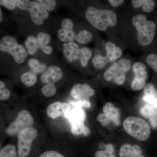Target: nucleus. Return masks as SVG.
I'll return each instance as SVG.
<instances>
[{"label":"nucleus","instance_id":"nucleus-3","mask_svg":"<svg viewBox=\"0 0 157 157\" xmlns=\"http://www.w3.org/2000/svg\"><path fill=\"white\" fill-rule=\"evenodd\" d=\"M132 24L137 31V42L142 46H147L154 39L156 25L147 20L145 15L138 14L132 18Z\"/></svg>","mask_w":157,"mask_h":157},{"label":"nucleus","instance_id":"nucleus-35","mask_svg":"<svg viewBox=\"0 0 157 157\" xmlns=\"http://www.w3.org/2000/svg\"><path fill=\"white\" fill-rule=\"evenodd\" d=\"M132 145L129 143H125L120 147L119 156L120 157H126L132 148Z\"/></svg>","mask_w":157,"mask_h":157},{"label":"nucleus","instance_id":"nucleus-30","mask_svg":"<svg viewBox=\"0 0 157 157\" xmlns=\"http://www.w3.org/2000/svg\"><path fill=\"white\" fill-rule=\"evenodd\" d=\"M47 11H52L56 6V1L54 0H39L37 1Z\"/></svg>","mask_w":157,"mask_h":157},{"label":"nucleus","instance_id":"nucleus-22","mask_svg":"<svg viewBox=\"0 0 157 157\" xmlns=\"http://www.w3.org/2000/svg\"><path fill=\"white\" fill-rule=\"evenodd\" d=\"M29 66L30 68V71L36 74L43 73L47 69L46 65L41 63L38 60L35 59H31L29 60Z\"/></svg>","mask_w":157,"mask_h":157},{"label":"nucleus","instance_id":"nucleus-10","mask_svg":"<svg viewBox=\"0 0 157 157\" xmlns=\"http://www.w3.org/2000/svg\"><path fill=\"white\" fill-rule=\"evenodd\" d=\"M70 109V104L56 101L48 105L46 109V113L51 118L55 119L61 116L65 117Z\"/></svg>","mask_w":157,"mask_h":157},{"label":"nucleus","instance_id":"nucleus-50","mask_svg":"<svg viewBox=\"0 0 157 157\" xmlns=\"http://www.w3.org/2000/svg\"><path fill=\"white\" fill-rule=\"evenodd\" d=\"M109 157H117L115 155H111V156H110Z\"/></svg>","mask_w":157,"mask_h":157},{"label":"nucleus","instance_id":"nucleus-21","mask_svg":"<svg viewBox=\"0 0 157 157\" xmlns=\"http://www.w3.org/2000/svg\"><path fill=\"white\" fill-rule=\"evenodd\" d=\"M25 45L27 51L30 55H34L39 48L36 38L34 36L28 37L25 42Z\"/></svg>","mask_w":157,"mask_h":157},{"label":"nucleus","instance_id":"nucleus-49","mask_svg":"<svg viewBox=\"0 0 157 157\" xmlns=\"http://www.w3.org/2000/svg\"><path fill=\"white\" fill-rule=\"evenodd\" d=\"M3 20V14L2 11V9H0V21L2 22Z\"/></svg>","mask_w":157,"mask_h":157},{"label":"nucleus","instance_id":"nucleus-47","mask_svg":"<svg viewBox=\"0 0 157 157\" xmlns=\"http://www.w3.org/2000/svg\"><path fill=\"white\" fill-rule=\"evenodd\" d=\"M106 145H107V144H105V143H101L99 145V148L101 149V150H104L106 148Z\"/></svg>","mask_w":157,"mask_h":157},{"label":"nucleus","instance_id":"nucleus-46","mask_svg":"<svg viewBox=\"0 0 157 157\" xmlns=\"http://www.w3.org/2000/svg\"><path fill=\"white\" fill-rule=\"evenodd\" d=\"M132 6L135 9H139L141 7V0H132Z\"/></svg>","mask_w":157,"mask_h":157},{"label":"nucleus","instance_id":"nucleus-28","mask_svg":"<svg viewBox=\"0 0 157 157\" xmlns=\"http://www.w3.org/2000/svg\"><path fill=\"white\" fill-rule=\"evenodd\" d=\"M126 157H145L143 155V151L137 144L132 145V148Z\"/></svg>","mask_w":157,"mask_h":157},{"label":"nucleus","instance_id":"nucleus-12","mask_svg":"<svg viewBox=\"0 0 157 157\" xmlns=\"http://www.w3.org/2000/svg\"><path fill=\"white\" fill-rule=\"evenodd\" d=\"M63 46V54L65 58L70 63H73L79 60L80 48L74 42L65 43Z\"/></svg>","mask_w":157,"mask_h":157},{"label":"nucleus","instance_id":"nucleus-32","mask_svg":"<svg viewBox=\"0 0 157 157\" xmlns=\"http://www.w3.org/2000/svg\"><path fill=\"white\" fill-rule=\"evenodd\" d=\"M146 62L147 64L154 71L157 72V55L155 54H150L147 57Z\"/></svg>","mask_w":157,"mask_h":157},{"label":"nucleus","instance_id":"nucleus-4","mask_svg":"<svg viewBox=\"0 0 157 157\" xmlns=\"http://www.w3.org/2000/svg\"><path fill=\"white\" fill-rule=\"evenodd\" d=\"M17 6L21 10L28 11L32 21L36 25H42L49 16L48 11L37 1L18 0Z\"/></svg>","mask_w":157,"mask_h":157},{"label":"nucleus","instance_id":"nucleus-15","mask_svg":"<svg viewBox=\"0 0 157 157\" xmlns=\"http://www.w3.org/2000/svg\"><path fill=\"white\" fill-rule=\"evenodd\" d=\"M39 48L46 54H51L53 52V48L48 46L51 40V36L48 34L44 33H40L37 34L36 37Z\"/></svg>","mask_w":157,"mask_h":157},{"label":"nucleus","instance_id":"nucleus-26","mask_svg":"<svg viewBox=\"0 0 157 157\" xmlns=\"http://www.w3.org/2000/svg\"><path fill=\"white\" fill-rule=\"evenodd\" d=\"M109 62L107 56H102L99 55L95 56L92 59L93 66L98 69L104 68Z\"/></svg>","mask_w":157,"mask_h":157},{"label":"nucleus","instance_id":"nucleus-24","mask_svg":"<svg viewBox=\"0 0 157 157\" xmlns=\"http://www.w3.org/2000/svg\"><path fill=\"white\" fill-rule=\"evenodd\" d=\"M93 36L91 33L87 30L80 31L78 34L76 35L75 40L80 44H86L90 42L92 39Z\"/></svg>","mask_w":157,"mask_h":157},{"label":"nucleus","instance_id":"nucleus-5","mask_svg":"<svg viewBox=\"0 0 157 157\" xmlns=\"http://www.w3.org/2000/svg\"><path fill=\"white\" fill-rule=\"evenodd\" d=\"M0 50L10 54L18 64L23 63L27 56L25 48L18 44L16 39L11 36H6L1 40Z\"/></svg>","mask_w":157,"mask_h":157},{"label":"nucleus","instance_id":"nucleus-1","mask_svg":"<svg viewBox=\"0 0 157 157\" xmlns=\"http://www.w3.org/2000/svg\"><path fill=\"white\" fill-rule=\"evenodd\" d=\"M86 19L93 26L101 31H106L108 27H114L117 18L114 11L110 9H99L90 7L85 12Z\"/></svg>","mask_w":157,"mask_h":157},{"label":"nucleus","instance_id":"nucleus-39","mask_svg":"<svg viewBox=\"0 0 157 157\" xmlns=\"http://www.w3.org/2000/svg\"><path fill=\"white\" fill-rule=\"evenodd\" d=\"M61 26L62 28L73 30V23L71 19L69 18H65L62 21Z\"/></svg>","mask_w":157,"mask_h":157},{"label":"nucleus","instance_id":"nucleus-23","mask_svg":"<svg viewBox=\"0 0 157 157\" xmlns=\"http://www.w3.org/2000/svg\"><path fill=\"white\" fill-rule=\"evenodd\" d=\"M17 155L16 148L13 144H8L0 151V157H18Z\"/></svg>","mask_w":157,"mask_h":157},{"label":"nucleus","instance_id":"nucleus-42","mask_svg":"<svg viewBox=\"0 0 157 157\" xmlns=\"http://www.w3.org/2000/svg\"><path fill=\"white\" fill-rule=\"evenodd\" d=\"M10 96V92L6 88L0 90V99L2 101H5L9 99Z\"/></svg>","mask_w":157,"mask_h":157},{"label":"nucleus","instance_id":"nucleus-36","mask_svg":"<svg viewBox=\"0 0 157 157\" xmlns=\"http://www.w3.org/2000/svg\"><path fill=\"white\" fill-rule=\"evenodd\" d=\"M144 102L152 105L153 107L157 109V98L154 96L144 95L142 97Z\"/></svg>","mask_w":157,"mask_h":157},{"label":"nucleus","instance_id":"nucleus-43","mask_svg":"<svg viewBox=\"0 0 157 157\" xmlns=\"http://www.w3.org/2000/svg\"><path fill=\"white\" fill-rule=\"evenodd\" d=\"M104 150L107 151L109 157L111 155L114 154L115 148H114V147L113 144L111 143L107 144L106 145V148Z\"/></svg>","mask_w":157,"mask_h":157},{"label":"nucleus","instance_id":"nucleus-16","mask_svg":"<svg viewBox=\"0 0 157 157\" xmlns=\"http://www.w3.org/2000/svg\"><path fill=\"white\" fill-rule=\"evenodd\" d=\"M105 48L106 50L107 59L109 62L114 61L121 57L122 51L119 47L116 46L114 43L108 42L105 43Z\"/></svg>","mask_w":157,"mask_h":157},{"label":"nucleus","instance_id":"nucleus-34","mask_svg":"<svg viewBox=\"0 0 157 157\" xmlns=\"http://www.w3.org/2000/svg\"><path fill=\"white\" fill-rule=\"evenodd\" d=\"M1 6H4L6 9L12 10L17 6V1L14 0H1L0 1Z\"/></svg>","mask_w":157,"mask_h":157},{"label":"nucleus","instance_id":"nucleus-17","mask_svg":"<svg viewBox=\"0 0 157 157\" xmlns=\"http://www.w3.org/2000/svg\"><path fill=\"white\" fill-rule=\"evenodd\" d=\"M20 80L26 86L31 87L36 83V74L31 71L26 72L21 74L20 76Z\"/></svg>","mask_w":157,"mask_h":157},{"label":"nucleus","instance_id":"nucleus-33","mask_svg":"<svg viewBox=\"0 0 157 157\" xmlns=\"http://www.w3.org/2000/svg\"><path fill=\"white\" fill-rule=\"evenodd\" d=\"M146 85V81L134 78L131 83V87L134 90L138 91L144 88Z\"/></svg>","mask_w":157,"mask_h":157},{"label":"nucleus","instance_id":"nucleus-48","mask_svg":"<svg viewBox=\"0 0 157 157\" xmlns=\"http://www.w3.org/2000/svg\"><path fill=\"white\" fill-rule=\"evenodd\" d=\"M5 86H6V84H5V82L1 80L0 81V90L3 89L5 88Z\"/></svg>","mask_w":157,"mask_h":157},{"label":"nucleus","instance_id":"nucleus-20","mask_svg":"<svg viewBox=\"0 0 157 157\" xmlns=\"http://www.w3.org/2000/svg\"><path fill=\"white\" fill-rule=\"evenodd\" d=\"M140 113L143 117L148 120L157 117V109L147 103L140 108Z\"/></svg>","mask_w":157,"mask_h":157},{"label":"nucleus","instance_id":"nucleus-37","mask_svg":"<svg viewBox=\"0 0 157 157\" xmlns=\"http://www.w3.org/2000/svg\"><path fill=\"white\" fill-rule=\"evenodd\" d=\"M97 120L101 123L103 126H107L109 124L111 123V122L109 120V119L103 113L98 114L97 116Z\"/></svg>","mask_w":157,"mask_h":157},{"label":"nucleus","instance_id":"nucleus-19","mask_svg":"<svg viewBox=\"0 0 157 157\" xmlns=\"http://www.w3.org/2000/svg\"><path fill=\"white\" fill-rule=\"evenodd\" d=\"M71 132L76 136L82 135L85 137H88L91 134L90 130L84 124L71 125Z\"/></svg>","mask_w":157,"mask_h":157},{"label":"nucleus","instance_id":"nucleus-6","mask_svg":"<svg viewBox=\"0 0 157 157\" xmlns=\"http://www.w3.org/2000/svg\"><path fill=\"white\" fill-rule=\"evenodd\" d=\"M38 135V131L33 127L22 130L17 135V154L19 157H27L32 144Z\"/></svg>","mask_w":157,"mask_h":157},{"label":"nucleus","instance_id":"nucleus-2","mask_svg":"<svg viewBox=\"0 0 157 157\" xmlns=\"http://www.w3.org/2000/svg\"><path fill=\"white\" fill-rule=\"evenodd\" d=\"M123 127L128 135L140 141L148 140L151 134V129L148 123L137 117H127L123 123Z\"/></svg>","mask_w":157,"mask_h":157},{"label":"nucleus","instance_id":"nucleus-41","mask_svg":"<svg viewBox=\"0 0 157 157\" xmlns=\"http://www.w3.org/2000/svg\"><path fill=\"white\" fill-rule=\"evenodd\" d=\"M133 70L134 73L138 71L146 70V66L143 63L136 62L133 66Z\"/></svg>","mask_w":157,"mask_h":157},{"label":"nucleus","instance_id":"nucleus-9","mask_svg":"<svg viewBox=\"0 0 157 157\" xmlns=\"http://www.w3.org/2000/svg\"><path fill=\"white\" fill-rule=\"evenodd\" d=\"M95 92L90 85L76 83L70 90V95L77 101H90V98L94 95Z\"/></svg>","mask_w":157,"mask_h":157},{"label":"nucleus","instance_id":"nucleus-7","mask_svg":"<svg viewBox=\"0 0 157 157\" xmlns=\"http://www.w3.org/2000/svg\"><path fill=\"white\" fill-rule=\"evenodd\" d=\"M34 120L30 113L26 109L21 110L16 119L12 122L6 129V134L10 136L18 135L23 129L32 127Z\"/></svg>","mask_w":157,"mask_h":157},{"label":"nucleus","instance_id":"nucleus-8","mask_svg":"<svg viewBox=\"0 0 157 157\" xmlns=\"http://www.w3.org/2000/svg\"><path fill=\"white\" fill-rule=\"evenodd\" d=\"M131 68L129 60L122 59L110 66L104 73V79L107 81H113L119 76L126 75Z\"/></svg>","mask_w":157,"mask_h":157},{"label":"nucleus","instance_id":"nucleus-31","mask_svg":"<svg viewBox=\"0 0 157 157\" xmlns=\"http://www.w3.org/2000/svg\"><path fill=\"white\" fill-rule=\"evenodd\" d=\"M144 95L152 96L157 98V90L152 83H148L144 88Z\"/></svg>","mask_w":157,"mask_h":157},{"label":"nucleus","instance_id":"nucleus-14","mask_svg":"<svg viewBox=\"0 0 157 157\" xmlns=\"http://www.w3.org/2000/svg\"><path fill=\"white\" fill-rule=\"evenodd\" d=\"M73 109H70L66 114L65 118H67L71 125L84 124L86 118V113L82 107L74 106Z\"/></svg>","mask_w":157,"mask_h":157},{"label":"nucleus","instance_id":"nucleus-29","mask_svg":"<svg viewBox=\"0 0 157 157\" xmlns=\"http://www.w3.org/2000/svg\"><path fill=\"white\" fill-rule=\"evenodd\" d=\"M142 11L149 13L154 10L155 3L152 0H141Z\"/></svg>","mask_w":157,"mask_h":157},{"label":"nucleus","instance_id":"nucleus-44","mask_svg":"<svg viewBox=\"0 0 157 157\" xmlns=\"http://www.w3.org/2000/svg\"><path fill=\"white\" fill-rule=\"evenodd\" d=\"M94 157H109V156L105 150H100L96 152Z\"/></svg>","mask_w":157,"mask_h":157},{"label":"nucleus","instance_id":"nucleus-40","mask_svg":"<svg viewBox=\"0 0 157 157\" xmlns=\"http://www.w3.org/2000/svg\"><path fill=\"white\" fill-rule=\"evenodd\" d=\"M134 73L135 74V78H137V79L146 81L148 77V74L146 70L138 71Z\"/></svg>","mask_w":157,"mask_h":157},{"label":"nucleus","instance_id":"nucleus-18","mask_svg":"<svg viewBox=\"0 0 157 157\" xmlns=\"http://www.w3.org/2000/svg\"><path fill=\"white\" fill-rule=\"evenodd\" d=\"M76 34L73 30L60 29L58 31L57 37L63 42H73Z\"/></svg>","mask_w":157,"mask_h":157},{"label":"nucleus","instance_id":"nucleus-27","mask_svg":"<svg viewBox=\"0 0 157 157\" xmlns=\"http://www.w3.org/2000/svg\"><path fill=\"white\" fill-rule=\"evenodd\" d=\"M41 92L45 97L50 98L55 95L56 88L54 84H46L41 89Z\"/></svg>","mask_w":157,"mask_h":157},{"label":"nucleus","instance_id":"nucleus-45","mask_svg":"<svg viewBox=\"0 0 157 157\" xmlns=\"http://www.w3.org/2000/svg\"><path fill=\"white\" fill-rule=\"evenodd\" d=\"M108 2L113 7H117L123 4V0H109Z\"/></svg>","mask_w":157,"mask_h":157},{"label":"nucleus","instance_id":"nucleus-13","mask_svg":"<svg viewBox=\"0 0 157 157\" xmlns=\"http://www.w3.org/2000/svg\"><path fill=\"white\" fill-rule=\"evenodd\" d=\"M103 113L109 119L111 123L118 126L121 123V113L119 109L113 104L108 102L103 107Z\"/></svg>","mask_w":157,"mask_h":157},{"label":"nucleus","instance_id":"nucleus-38","mask_svg":"<svg viewBox=\"0 0 157 157\" xmlns=\"http://www.w3.org/2000/svg\"><path fill=\"white\" fill-rule=\"evenodd\" d=\"M39 157H65L59 152L55 151L50 150L45 152Z\"/></svg>","mask_w":157,"mask_h":157},{"label":"nucleus","instance_id":"nucleus-11","mask_svg":"<svg viewBox=\"0 0 157 157\" xmlns=\"http://www.w3.org/2000/svg\"><path fill=\"white\" fill-rule=\"evenodd\" d=\"M63 76L62 69L56 66H51L42 73L40 79L43 83L54 84L58 81Z\"/></svg>","mask_w":157,"mask_h":157},{"label":"nucleus","instance_id":"nucleus-25","mask_svg":"<svg viewBox=\"0 0 157 157\" xmlns=\"http://www.w3.org/2000/svg\"><path fill=\"white\" fill-rule=\"evenodd\" d=\"M92 55V52L90 48L87 47H82L80 48L79 60L82 67H85L87 66L88 60L91 58Z\"/></svg>","mask_w":157,"mask_h":157}]
</instances>
